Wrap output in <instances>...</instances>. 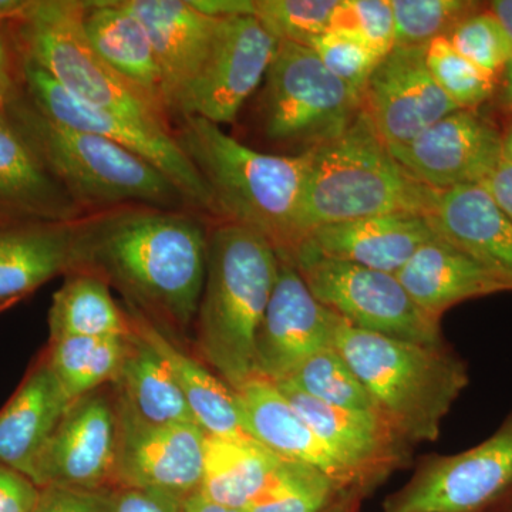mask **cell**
Masks as SVG:
<instances>
[{
  "label": "cell",
  "instance_id": "obj_7",
  "mask_svg": "<svg viewBox=\"0 0 512 512\" xmlns=\"http://www.w3.org/2000/svg\"><path fill=\"white\" fill-rule=\"evenodd\" d=\"M84 2L33 0L10 23L19 55L45 70L76 99L147 126L174 131L173 120L94 50L83 26Z\"/></svg>",
  "mask_w": 512,
  "mask_h": 512
},
{
  "label": "cell",
  "instance_id": "obj_52",
  "mask_svg": "<svg viewBox=\"0 0 512 512\" xmlns=\"http://www.w3.org/2000/svg\"><path fill=\"white\" fill-rule=\"evenodd\" d=\"M503 136V160L512 165V119L507 128L501 131Z\"/></svg>",
  "mask_w": 512,
  "mask_h": 512
},
{
  "label": "cell",
  "instance_id": "obj_45",
  "mask_svg": "<svg viewBox=\"0 0 512 512\" xmlns=\"http://www.w3.org/2000/svg\"><path fill=\"white\" fill-rule=\"evenodd\" d=\"M191 5L215 19L255 16L254 0H191Z\"/></svg>",
  "mask_w": 512,
  "mask_h": 512
},
{
  "label": "cell",
  "instance_id": "obj_13",
  "mask_svg": "<svg viewBox=\"0 0 512 512\" xmlns=\"http://www.w3.org/2000/svg\"><path fill=\"white\" fill-rule=\"evenodd\" d=\"M114 488H151L184 498L200 490L207 434L198 424H154L120 396Z\"/></svg>",
  "mask_w": 512,
  "mask_h": 512
},
{
  "label": "cell",
  "instance_id": "obj_50",
  "mask_svg": "<svg viewBox=\"0 0 512 512\" xmlns=\"http://www.w3.org/2000/svg\"><path fill=\"white\" fill-rule=\"evenodd\" d=\"M495 18L500 20L501 25L512 40V0H494L487 6Z\"/></svg>",
  "mask_w": 512,
  "mask_h": 512
},
{
  "label": "cell",
  "instance_id": "obj_11",
  "mask_svg": "<svg viewBox=\"0 0 512 512\" xmlns=\"http://www.w3.org/2000/svg\"><path fill=\"white\" fill-rule=\"evenodd\" d=\"M512 490V413L493 436L451 456H427L383 512H488Z\"/></svg>",
  "mask_w": 512,
  "mask_h": 512
},
{
  "label": "cell",
  "instance_id": "obj_47",
  "mask_svg": "<svg viewBox=\"0 0 512 512\" xmlns=\"http://www.w3.org/2000/svg\"><path fill=\"white\" fill-rule=\"evenodd\" d=\"M181 512H242L241 510H235V508L227 507L220 503L210 500L205 497L200 491H195L185 497L183 500V507Z\"/></svg>",
  "mask_w": 512,
  "mask_h": 512
},
{
  "label": "cell",
  "instance_id": "obj_18",
  "mask_svg": "<svg viewBox=\"0 0 512 512\" xmlns=\"http://www.w3.org/2000/svg\"><path fill=\"white\" fill-rule=\"evenodd\" d=\"M275 386L333 456L370 493L394 470L409 463L412 444L382 413L339 409L320 403L284 382Z\"/></svg>",
  "mask_w": 512,
  "mask_h": 512
},
{
  "label": "cell",
  "instance_id": "obj_40",
  "mask_svg": "<svg viewBox=\"0 0 512 512\" xmlns=\"http://www.w3.org/2000/svg\"><path fill=\"white\" fill-rule=\"evenodd\" d=\"M349 30L384 57L394 47L392 0H340L329 30Z\"/></svg>",
  "mask_w": 512,
  "mask_h": 512
},
{
  "label": "cell",
  "instance_id": "obj_20",
  "mask_svg": "<svg viewBox=\"0 0 512 512\" xmlns=\"http://www.w3.org/2000/svg\"><path fill=\"white\" fill-rule=\"evenodd\" d=\"M436 237L426 215L384 214L313 229L295 251L396 275L421 245Z\"/></svg>",
  "mask_w": 512,
  "mask_h": 512
},
{
  "label": "cell",
  "instance_id": "obj_41",
  "mask_svg": "<svg viewBox=\"0 0 512 512\" xmlns=\"http://www.w3.org/2000/svg\"><path fill=\"white\" fill-rule=\"evenodd\" d=\"M116 488H86L49 485L40 488L33 512H114Z\"/></svg>",
  "mask_w": 512,
  "mask_h": 512
},
{
  "label": "cell",
  "instance_id": "obj_28",
  "mask_svg": "<svg viewBox=\"0 0 512 512\" xmlns=\"http://www.w3.org/2000/svg\"><path fill=\"white\" fill-rule=\"evenodd\" d=\"M83 26L104 62L167 111L156 55L141 20L121 0H97L84 2Z\"/></svg>",
  "mask_w": 512,
  "mask_h": 512
},
{
  "label": "cell",
  "instance_id": "obj_17",
  "mask_svg": "<svg viewBox=\"0 0 512 512\" xmlns=\"http://www.w3.org/2000/svg\"><path fill=\"white\" fill-rule=\"evenodd\" d=\"M426 47H393L363 90V113L387 147L409 143L460 110L434 82L427 69Z\"/></svg>",
  "mask_w": 512,
  "mask_h": 512
},
{
  "label": "cell",
  "instance_id": "obj_3",
  "mask_svg": "<svg viewBox=\"0 0 512 512\" xmlns=\"http://www.w3.org/2000/svg\"><path fill=\"white\" fill-rule=\"evenodd\" d=\"M269 239L237 222L208 231L207 272L195 318L198 353L232 390L255 377L256 336L278 275Z\"/></svg>",
  "mask_w": 512,
  "mask_h": 512
},
{
  "label": "cell",
  "instance_id": "obj_54",
  "mask_svg": "<svg viewBox=\"0 0 512 512\" xmlns=\"http://www.w3.org/2000/svg\"><path fill=\"white\" fill-rule=\"evenodd\" d=\"M13 303H0V312L5 311V309H8L9 306H12Z\"/></svg>",
  "mask_w": 512,
  "mask_h": 512
},
{
  "label": "cell",
  "instance_id": "obj_9",
  "mask_svg": "<svg viewBox=\"0 0 512 512\" xmlns=\"http://www.w3.org/2000/svg\"><path fill=\"white\" fill-rule=\"evenodd\" d=\"M289 256L312 295L353 328L419 345H447L440 320L421 311L396 275L305 249Z\"/></svg>",
  "mask_w": 512,
  "mask_h": 512
},
{
  "label": "cell",
  "instance_id": "obj_37",
  "mask_svg": "<svg viewBox=\"0 0 512 512\" xmlns=\"http://www.w3.org/2000/svg\"><path fill=\"white\" fill-rule=\"evenodd\" d=\"M340 0H254L255 16L281 42L309 47L332 26Z\"/></svg>",
  "mask_w": 512,
  "mask_h": 512
},
{
  "label": "cell",
  "instance_id": "obj_34",
  "mask_svg": "<svg viewBox=\"0 0 512 512\" xmlns=\"http://www.w3.org/2000/svg\"><path fill=\"white\" fill-rule=\"evenodd\" d=\"M282 382L328 406L380 413L373 397L335 346L316 353Z\"/></svg>",
  "mask_w": 512,
  "mask_h": 512
},
{
  "label": "cell",
  "instance_id": "obj_10",
  "mask_svg": "<svg viewBox=\"0 0 512 512\" xmlns=\"http://www.w3.org/2000/svg\"><path fill=\"white\" fill-rule=\"evenodd\" d=\"M20 56V55H19ZM20 90L57 123L96 134L133 151L158 168L198 214L220 218L214 198L197 168L185 156L174 131L147 126L76 99L35 63L20 56Z\"/></svg>",
  "mask_w": 512,
  "mask_h": 512
},
{
  "label": "cell",
  "instance_id": "obj_32",
  "mask_svg": "<svg viewBox=\"0 0 512 512\" xmlns=\"http://www.w3.org/2000/svg\"><path fill=\"white\" fill-rule=\"evenodd\" d=\"M130 338H64L50 342V369L70 399L77 400L116 382Z\"/></svg>",
  "mask_w": 512,
  "mask_h": 512
},
{
  "label": "cell",
  "instance_id": "obj_26",
  "mask_svg": "<svg viewBox=\"0 0 512 512\" xmlns=\"http://www.w3.org/2000/svg\"><path fill=\"white\" fill-rule=\"evenodd\" d=\"M396 276L421 311L436 320L468 299L510 292L497 276L439 235L421 245Z\"/></svg>",
  "mask_w": 512,
  "mask_h": 512
},
{
  "label": "cell",
  "instance_id": "obj_36",
  "mask_svg": "<svg viewBox=\"0 0 512 512\" xmlns=\"http://www.w3.org/2000/svg\"><path fill=\"white\" fill-rule=\"evenodd\" d=\"M394 47H426L481 8L468 0H392Z\"/></svg>",
  "mask_w": 512,
  "mask_h": 512
},
{
  "label": "cell",
  "instance_id": "obj_12",
  "mask_svg": "<svg viewBox=\"0 0 512 512\" xmlns=\"http://www.w3.org/2000/svg\"><path fill=\"white\" fill-rule=\"evenodd\" d=\"M279 42L254 15L221 19L210 53L174 119L201 117L217 126L234 123L265 79Z\"/></svg>",
  "mask_w": 512,
  "mask_h": 512
},
{
  "label": "cell",
  "instance_id": "obj_43",
  "mask_svg": "<svg viewBox=\"0 0 512 512\" xmlns=\"http://www.w3.org/2000/svg\"><path fill=\"white\" fill-rule=\"evenodd\" d=\"M183 498L151 488H116L114 512H181Z\"/></svg>",
  "mask_w": 512,
  "mask_h": 512
},
{
  "label": "cell",
  "instance_id": "obj_23",
  "mask_svg": "<svg viewBox=\"0 0 512 512\" xmlns=\"http://www.w3.org/2000/svg\"><path fill=\"white\" fill-rule=\"evenodd\" d=\"M63 185L0 109V222H74L84 217Z\"/></svg>",
  "mask_w": 512,
  "mask_h": 512
},
{
  "label": "cell",
  "instance_id": "obj_29",
  "mask_svg": "<svg viewBox=\"0 0 512 512\" xmlns=\"http://www.w3.org/2000/svg\"><path fill=\"white\" fill-rule=\"evenodd\" d=\"M103 276L84 269L67 272L49 311L50 342L64 338H130V318L111 295Z\"/></svg>",
  "mask_w": 512,
  "mask_h": 512
},
{
  "label": "cell",
  "instance_id": "obj_31",
  "mask_svg": "<svg viewBox=\"0 0 512 512\" xmlns=\"http://www.w3.org/2000/svg\"><path fill=\"white\" fill-rule=\"evenodd\" d=\"M281 458L254 440L207 436L200 493L244 511L264 487Z\"/></svg>",
  "mask_w": 512,
  "mask_h": 512
},
{
  "label": "cell",
  "instance_id": "obj_19",
  "mask_svg": "<svg viewBox=\"0 0 512 512\" xmlns=\"http://www.w3.org/2000/svg\"><path fill=\"white\" fill-rule=\"evenodd\" d=\"M146 28L161 74L165 109L175 110L197 79L221 19L204 15L191 0H121Z\"/></svg>",
  "mask_w": 512,
  "mask_h": 512
},
{
  "label": "cell",
  "instance_id": "obj_27",
  "mask_svg": "<svg viewBox=\"0 0 512 512\" xmlns=\"http://www.w3.org/2000/svg\"><path fill=\"white\" fill-rule=\"evenodd\" d=\"M73 402L47 360L40 363L0 412V463L30 478Z\"/></svg>",
  "mask_w": 512,
  "mask_h": 512
},
{
  "label": "cell",
  "instance_id": "obj_42",
  "mask_svg": "<svg viewBox=\"0 0 512 512\" xmlns=\"http://www.w3.org/2000/svg\"><path fill=\"white\" fill-rule=\"evenodd\" d=\"M39 495L30 478L0 463V512H33Z\"/></svg>",
  "mask_w": 512,
  "mask_h": 512
},
{
  "label": "cell",
  "instance_id": "obj_16",
  "mask_svg": "<svg viewBox=\"0 0 512 512\" xmlns=\"http://www.w3.org/2000/svg\"><path fill=\"white\" fill-rule=\"evenodd\" d=\"M410 174L436 191L483 184L503 161V136L478 110H456L403 146L389 147Z\"/></svg>",
  "mask_w": 512,
  "mask_h": 512
},
{
  "label": "cell",
  "instance_id": "obj_49",
  "mask_svg": "<svg viewBox=\"0 0 512 512\" xmlns=\"http://www.w3.org/2000/svg\"><path fill=\"white\" fill-rule=\"evenodd\" d=\"M367 497L360 491H348L339 498L336 503L330 505L328 510L323 512H360V505Z\"/></svg>",
  "mask_w": 512,
  "mask_h": 512
},
{
  "label": "cell",
  "instance_id": "obj_24",
  "mask_svg": "<svg viewBox=\"0 0 512 512\" xmlns=\"http://www.w3.org/2000/svg\"><path fill=\"white\" fill-rule=\"evenodd\" d=\"M126 312L134 332L146 340L170 367L195 423L205 434L228 440H254L245 427L237 393L204 362L178 348L157 323L136 306L127 303Z\"/></svg>",
  "mask_w": 512,
  "mask_h": 512
},
{
  "label": "cell",
  "instance_id": "obj_46",
  "mask_svg": "<svg viewBox=\"0 0 512 512\" xmlns=\"http://www.w3.org/2000/svg\"><path fill=\"white\" fill-rule=\"evenodd\" d=\"M483 185L512 220V165L501 161Z\"/></svg>",
  "mask_w": 512,
  "mask_h": 512
},
{
  "label": "cell",
  "instance_id": "obj_25",
  "mask_svg": "<svg viewBox=\"0 0 512 512\" xmlns=\"http://www.w3.org/2000/svg\"><path fill=\"white\" fill-rule=\"evenodd\" d=\"M74 242L76 221L0 222V303L18 302L72 271Z\"/></svg>",
  "mask_w": 512,
  "mask_h": 512
},
{
  "label": "cell",
  "instance_id": "obj_48",
  "mask_svg": "<svg viewBox=\"0 0 512 512\" xmlns=\"http://www.w3.org/2000/svg\"><path fill=\"white\" fill-rule=\"evenodd\" d=\"M33 5V0H0V25L18 22Z\"/></svg>",
  "mask_w": 512,
  "mask_h": 512
},
{
  "label": "cell",
  "instance_id": "obj_33",
  "mask_svg": "<svg viewBox=\"0 0 512 512\" xmlns=\"http://www.w3.org/2000/svg\"><path fill=\"white\" fill-rule=\"evenodd\" d=\"M348 491L356 490H348L316 467L281 458L242 512H323Z\"/></svg>",
  "mask_w": 512,
  "mask_h": 512
},
{
  "label": "cell",
  "instance_id": "obj_6",
  "mask_svg": "<svg viewBox=\"0 0 512 512\" xmlns=\"http://www.w3.org/2000/svg\"><path fill=\"white\" fill-rule=\"evenodd\" d=\"M335 348L412 446L439 439L444 417L470 383L466 362L448 345L387 338L342 319Z\"/></svg>",
  "mask_w": 512,
  "mask_h": 512
},
{
  "label": "cell",
  "instance_id": "obj_14",
  "mask_svg": "<svg viewBox=\"0 0 512 512\" xmlns=\"http://www.w3.org/2000/svg\"><path fill=\"white\" fill-rule=\"evenodd\" d=\"M278 255V275L255 345V376L272 383L288 379L316 353L333 348L342 322L312 295L291 256Z\"/></svg>",
  "mask_w": 512,
  "mask_h": 512
},
{
  "label": "cell",
  "instance_id": "obj_30",
  "mask_svg": "<svg viewBox=\"0 0 512 512\" xmlns=\"http://www.w3.org/2000/svg\"><path fill=\"white\" fill-rule=\"evenodd\" d=\"M114 383L119 389L117 394L141 419L154 424L195 423L170 367L134 330Z\"/></svg>",
  "mask_w": 512,
  "mask_h": 512
},
{
  "label": "cell",
  "instance_id": "obj_38",
  "mask_svg": "<svg viewBox=\"0 0 512 512\" xmlns=\"http://www.w3.org/2000/svg\"><path fill=\"white\" fill-rule=\"evenodd\" d=\"M450 45L488 76L500 80L512 57V40L490 9H477L447 36Z\"/></svg>",
  "mask_w": 512,
  "mask_h": 512
},
{
  "label": "cell",
  "instance_id": "obj_8",
  "mask_svg": "<svg viewBox=\"0 0 512 512\" xmlns=\"http://www.w3.org/2000/svg\"><path fill=\"white\" fill-rule=\"evenodd\" d=\"M360 111L362 94L330 73L311 47L279 42L262 93L266 136L313 150L339 137Z\"/></svg>",
  "mask_w": 512,
  "mask_h": 512
},
{
  "label": "cell",
  "instance_id": "obj_39",
  "mask_svg": "<svg viewBox=\"0 0 512 512\" xmlns=\"http://www.w3.org/2000/svg\"><path fill=\"white\" fill-rule=\"evenodd\" d=\"M330 73L360 94L383 57L372 46L349 30L332 29L309 46Z\"/></svg>",
  "mask_w": 512,
  "mask_h": 512
},
{
  "label": "cell",
  "instance_id": "obj_22",
  "mask_svg": "<svg viewBox=\"0 0 512 512\" xmlns=\"http://www.w3.org/2000/svg\"><path fill=\"white\" fill-rule=\"evenodd\" d=\"M427 220L512 292V220L483 184L440 191Z\"/></svg>",
  "mask_w": 512,
  "mask_h": 512
},
{
  "label": "cell",
  "instance_id": "obj_44",
  "mask_svg": "<svg viewBox=\"0 0 512 512\" xmlns=\"http://www.w3.org/2000/svg\"><path fill=\"white\" fill-rule=\"evenodd\" d=\"M20 82V56L10 25H0V109L8 106Z\"/></svg>",
  "mask_w": 512,
  "mask_h": 512
},
{
  "label": "cell",
  "instance_id": "obj_51",
  "mask_svg": "<svg viewBox=\"0 0 512 512\" xmlns=\"http://www.w3.org/2000/svg\"><path fill=\"white\" fill-rule=\"evenodd\" d=\"M501 99L505 106L512 110V57L501 74Z\"/></svg>",
  "mask_w": 512,
  "mask_h": 512
},
{
  "label": "cell",
  "instance_id": "obj_53",
  "mask_svg": "<svg viewBox=\"0 0 512 512\" xmlns=\"http://www.w3.org/2000/svg\"><path fill=\"white\" fill-rule=\"evenodd\" d=\"M488 512H512V490Z\"/></svg>",
  "mask_w": 512,
  "mask_h": 512
},
{
  "label": "cell",
  "instance_id": "obj_15",
  "mask_svg": "<svg viewBox=\"0 0 512 512\" xmlns=\"http://www.w3.org/2000/svg\"><path fill=\"white\" fill-rule=\"evenodd\" d=\"M117 448V399L99 389L70 404L37 457L30 480L39 488L49 485L86 490L111 488Z\"/></svg>",
  "mask_w": 512,
  "mask_h": 512
},
{
  "label": "cell",
  "instance_id": "obj_21",
  "mask_svg": "<svg viewBox=\"0 0 512 512\" xmlns=\"http://www.w3.org/2000/svg\"><path fill=\"white\" fill-rule=\"evenodd\" d=\"M235 393L245 427L256 443L282 460L318 468L348 490L370 494L355 474L333 456L275 383L255 376Z\"/></svg>",
  "mask_w": 512,
  "mask_h": 512
},
{
  "label": "cell",
  "instance_id": "obj_2",
  "mask_svg": "<svg viewBox=\"0 0 512 512\" xmlns=\"http://www.w3.org/2000/svg\"><path fill=\"white\" fill-rule=\"evenodd\" d=\"M174 136L210 190L221 221L254 229L282 254L295 251L311 150L261 153L201 117L178 119Z\"/></svg>",
  "mask_w": 512,
  "mask_h": 512
},
{
  "label": "cell",
  "instance_id": "obj_1",
  "mask_svg": "<svg viewBox=\"0 0 512 512\" xmlns=\"http://www.w3.org/2000/svg\"><path fill=\"white\" fill-rule=\"evenodd\" d=\"M207 241L197 212L124 205L76 221L73 269L103 276L154 322L187 330L204 289Z\"/></svg>",
  "mask_w": 512,
  "mask_h": 512
},
{
  "label": "cell",
  "instance_id": "obj_35",
  "mask_svg": "<svg viewBox=\"0 0 512 512\" xmlns=\"http://www.w3.org/2000/svg\"><path fill=\"white\" fill-rule=\"evenodd\" d=\"M426 64L434 82L460 110H478L497 92L498 80L468 62L447 37L427 45Z\"/></svg>",
  "mask_w": 512,
  "mask_h": 512
},
{
  "label": "cell",
  "instance_id": "obj_4",
  "mask_svg": "<svg viewBox=\"0 0 512 512\" xmlns=\"http://www.w3.org/2000/svg\"><path fill=\"white\" fill-rule=\"evenodd\" d=\"M299 211V244L313 229L384 214L429 215L439 192L394 158L363 110L335 140L313 148Z\"/></svg>",
  "mask_w": 512,
  "mask_h": 512
},
{
  "label": "cell",
  "instance_id": "obj_5",
  "mask_svg": "<svg viewBox=\"0 0 512 512\" xmlns=\"http://www.w3.org/2000/svg\"><path fill=\"white\" fill-rule=\"evenodd\" d=\"M5 109L84 214L124 205L194 211L181 191L153 164L107 138L50 119L26 99L20 86Z\"/></svg>",
  "mask_w": 512,
  "mask_h": 512
}]
</instances>
